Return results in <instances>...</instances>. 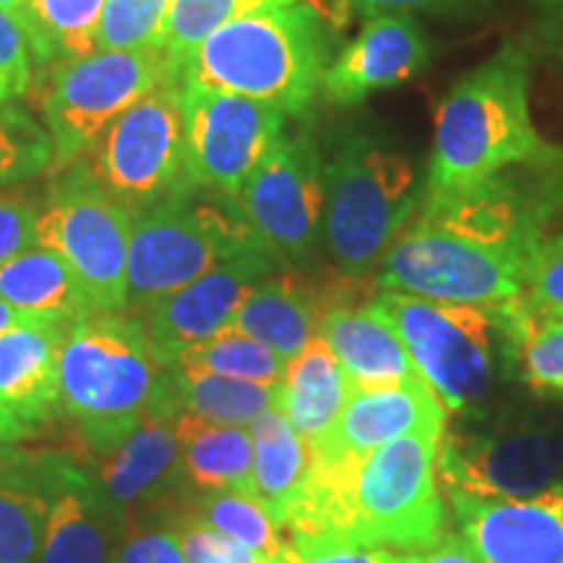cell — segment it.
I'll use <instances>...</instances> for the list:
<instances>
[{"instance_id": "1", "label": "cell", "mask_w": 563, "mask_h": 563, "mask_svg": "<svg viewBox=\"0 0 563 563\" xmlns=\"http://www.w3.org/2000/svg\"><path fill=\"white\" fill-rule=\"evenodd\" d=\"M378 269L384 290L418 298L501 306L525 292L540 238L538 209L490 180L420 203Z\"/></svg>"}, {"instance_id": "2", "label": "cell", "mask_w": 563, "mask_h": 563, "mask_svg": "<svg viewBox=\"0 0 563 563\" xmlns=\"http://www.w3.org/2000/svg\"><path fill=\"white\" fill-rule=\"evenodd\" d=\"M433 435H405L361 456L311 452L306 481L290 506V534L340 538L365 548L410 553L446 534Z\"/></svg>"}, {"instance_id": "3", "label": "cell", "mask_w": 563, "mask_h": 563, "mask_svg": "<svg viewBox=\"0 0 563 563\" xmlns=\"http://www.w3.org/2000/svg\"><path fill=\"white\" fill-rule=\"evenodd\" d=\"M563 152L530 112V58L504 45L460 76L435 112L426 199L481 188L517 165H551Z\"/></svg>"}, {"instance_id": "4", "label": "cell", "mask_w": 563, "mask_h": 563, "mask_svg": "<svg viewBox=\"0 0 563 563\" xmlns=\"http://www.w3.org/2000/svg\"><path fill=\"white\" fill-rule=\"evenodd\" d=\"M329 68V40L311 5L249 13L209 34L178 70L186 87L269 102L287 118L311 108Z\"/></svg>"}, {"instance_id": "5", "label": "cell", "mask_w": 563, "mask_h": 563, "mask_svg": "<svg viewBox=\"0 0 563 563\" xmlns=\"http://www.w3.org/2000/svg\"><path fill=\"white\" fill-rule=\"evenodd\" d=\"M167 363L131 313H89L68 327L58 361V412L89 454L108 452L152 410Z\"/></svg>"}, {"instance_id": "6", "label": "cell", "mask_w": 563, "mask_h": 563, "mask_svg": "<svg viewBox=\"0 0 563 563\" xmlns=\"http://www.w3.org/2000/svg\"><path fill=\"white\" fill-rule=\"evenodd\" d=\"M323 241L347 277H365L402 235L422 203L426 186L405 152L352 133L329 165Z\"/></svg>"}, {"instance_id": "7", "label": "cell", "mask_w": 563, "mask_h": 563, "mask_svg": "<svg viewBox=\"0 0 563 563\" xmlns=\"http://www.w3.org/2000/svg\"><path fill=\"white\" fill-rule=\"evenodd\" d=\"M376 302L402 336L420 378L449 415L470 418L490 410L504 378V323L496 306H467L384 290Z\"/></svg>"}, {"instance_id": "8", "label": "cell", "mask_w": 563, "mask_h": 563, "mask_svg": "<svg viewBox=\"0 0 563 563\" xmlns=\"http://www.w3.org/2000/svg\"><path fill=\"white\" fill-rule=\"evenodd\" d=\"M199 194L194 188L131 214L125 313L139 319L224 258L266 249L235 201Z\"/></svg>"}, {"instance_id": "9", "label": "cell", "mask_w": 563, "mask_h": 563, "mask_svg": "<svg viewBox=\"0 0 563 563\" xmlns=\"http://www.w3.org/2000/svg\"><path fill=\"white\" fill-rule=\"evenodd\" d=\"M443 433L439 475L446 493L509 501L563 483V420L522 410L462 418Z\"/></svg>"}, {"instance_id": "10", "label": "cell", "mask_w": 563, "mask_h": 563, "mask_svg": "<svg viewBox=\"0 0 563 563\" xmlns=\"http://www.w3.org/2000/svg\"><path fill=\"white\" fill-rule=\"evenodd\" d=\"M34 241L58 253L95 313L129 308L131 211L91 178L84 162L66 167L37 209Z\"/></svg>"}, {"instance_id": "11", "label": "cell", "mask_w": 563, "mask_h": 563, "mask_svg": "<svg viewBox=\"0 0 563 563\" xmlns=\"http://www.w3.org/2000/svg\"><path fill=\"white\" fill-rule=\"evenodd\" d=\"M81 162L131 214L194 191L186 167V112L178 76L170 74L133 102Z\"/></svg>"}, {"instance_id": "12", "label": "cell", "mask_w": 563, "mask_h": 563, "mask_svg": "<svg viewBox=\"0 0 563 563\" xmlns=\"http://www.w3.org/2000/svg\"><path fill=\"white\" fill-rule=\"evenodd\" d=\"M173 74L162 51H95L55 68L45 100L53 165L66 170L133 102Z\"/></svg>"}, {"instance_id": "13", "label": "cell", "mask_w": 563, "mask_h": 563, "mask_svg": "<svg viewBox=\"0 0 563 563\" xmlns=\"http://www.w3.org/2000/svg\"><path fill=\"white\" fill-rule=\"evenodd\" d=\"M238 209L282 264H308L323 238L327 180L308 133L279 136L238 194Z\"/></svg>"}, {"instance_id": "14", "label": "cell", "mask_w": 563, "mask_h": 563, "mask_svg": "<svg viewBox=\"0 0 563 563\" xmlns=\"http://www.w3.org/2000/svg\"><path fill=\"white\" fill-rule=\"evenodd\" d=\"M183 112L191 186L228 201H238L258 162L285 136L287 115L279 108L228 91L183 84Z\"/></svg>"}, {"instance_id": "15", "label": "cell", "mask_w": 563, "mask_h": 563, "mask_svg": "<svg viewBox=\"0 0 563 563\" xmlns=\"http://www.w3.org/2000/svg\"><path fill=\"white\" fill-rule=\"evenodd\" d=\"M277 264L269 249H249L162 298L141 321L157 355L170 365L183 350L228 332L249 292Z\"/></svg>"}, {"instance_id": "16", "label": "cell", "mask_w": 563, "mask_h": 563, "mask_svg": "<svg viewBox=\"0 0 563 563\" xmlns=\"http://www.w3.org/2000/svg\"><path fill=\"white\" fill-rule=\"evenodd\" d=\"M449 504L456 532L485 563H563V483L509 501L449 493Z\"/></svg>"}, {"instance_id": "17", "label": "cell", "mask_w": 563, "mask_h": 563, "mask_svg": "<svg viewBox=\"0 0 563 563\" xmlns=\"http://www.w3.org/2000/svg\"><path fill=\"white\" fill-rule=\"evenodd\" d=\"M51 498L37 563H112L123 519L104 501L81 456L45 452Z\"/></svg>"}, {"instance_id": "18", "label": "cell", "mask_w": 563, "mask_h": 563, "mask_svg": "<svg viewBox=\"0 0 563 563\" xmlns=\"http://www.w3.org/2000/svg\"><path fill=\"white\" fill-rule=\"evenodd\" d=\"M84 462L102 498L123 519L133 509L167 501L180 485V443L175 412L152 407L108 452Z\"/></svg>"}, {"instance_id": "19", "label": "cell", "mask_w": 563, "mask_h": 563, "mask_svg": "<svg viewBox=\"0 0 563 563\" xmlns=\"http://www.w3.org/2000/svg\"><path fill=\"white\" fill-rule=\"evenodd\" d=\"M431 58L426 32L412 16L365 19L363 30L323 70L321 91L332 104L350 108L376 91L399 87Z\"/></svg>"}, {"instance_id": "20", "label": "cell", "mask_w": 563, "mask_h": 563, "mask_svg": "<svg viewBox=\"0 0 563 563\" xmlns=\"http://www.w3.org/2000/svg\"><path fill=\"white\" fill-rule=\"evenodd\" d=\"M446 428V407L426 382L352 389L334 428L311 452L319 456H361L405 435L443 439Z\"/></svg>"}, {"instance_id": "21", "label": "cell", "mask_w": 563, "mask_h": 563, "mask_svg": "<svg viewBox=\"0 0 563 563\" xmlns=\"http://www.w3.org/2000/svg\"><path fill=\"white\" fill-rule=\"evenodd\" d=\"M319 334L340 357L352 389L422 382L402 336L376 298L363 306L327 308Z\"/></svg>"}, {"instance_id": "22", "label": "cell", "mask_w": 563, "mask_h": 563, "mask_svg": "<svg viewBox=\"0 0 563 563\" xmlns=\"http://www.w3.org/2000/svg\"><path fill=\"white\" fill-rule=\"evenodd\" d=\"M70 323H32L0 334V405L26 428L58 412V361Z\"/></svg>"}, {"instance_id": "23", "label": "cell", "mask_w": 563, "mask_h": 563, "mask_svg": "<svg viewBox=\"0 0 563 563\" xmlns=\"http://www.w3.org/2000/svg\"><path fill=\"white\" fill-rule=\"evenodd\" d=\"M350 391L352 386L340 357L321 334H316L298 355L287 361L277 384L274 407L313 449L334 428Z\"/></svg>"}, {"instance_id": "24", "label": "cell", "mask_w": 563, "mask_h": 563, "mask_svg": "<svg viewBox=\"0 0 563 563\" xmlns=\"http://www.w3.org/2000/svg\"><path fill=\"white\" fill-rule=\"evenodd\" d=\"M180 443V485L196 493H245L256 498L253 439L249 428L217 426L191 412H175Z\"/></svg>"}, {"instance_id": "25", "label": "cell", "mask_w": 563, "mask_h": 563, "mask_svg": "<svg viewBox=\"0 0 563 563\" xmlns=\"http://www.w3.org/2000/svg\"><path fill=\"white\" fill-rule=\"evenodd\" d=\"M323 313L327 308L311 287L287 274H269L249 292L230 329L290 361L319 334Z\"/></svg>"}, {"instance_id": "26", "label": "cell", "mask_w": 563, "mask_h": 563, "mask_svg": "<svg viewBox=\"0 0 563 563\" xmlns=\"http://www.w3.org/2000/svg\"><path fill=\"white\" fill-rule=\"evenodd\" d=\"M47 511L45 452L0 443V563H37Z\"/></svg>"}, {"instance_id": "27", "label": "cell", "mask_w": 563, "mask_h": 563, "mask_svg": "<svg viewBox=\"0 0 563 563\" xmlns=\"http://www.w3.org/2000/svg\"><path fill=\"white\" fill-rule=\"evenodd\" d=\"M277 384L241 382L217 373L167 365L165 382L152 407H167L175 412H191L217 426L249 428L258 415L274 407Z\"/></svg>"}, {"instance_id": "28", "label": "cell", "mask_w": 563, "mask_h": 563, "mask_svg": "<svg viewBox=\"0 0 563 563\" xmlns=\"http://www.w3.org/2000/svg\"><path fill=\"white\" fill-rule=\"evenodd\" d=\"M0 300L45 321L74 323L95 313L79 279L58 253L32 245L0 264Z\"/></svg>"}, {"instance_id": "29", "label": "cell", "mask_w": 563, "mask_h": 563, "mask_svg": "<svg viewBox=\"0 0 563 563\" xmlns=\"http://www.w3.org/2000/svg\"><path fill=\"white\" fill-rule=\"evenodd\" d=\"M253 439V483L256 498L285 530L290 506L306 481L311 446L277 407L258 415L249 426Z\"/></svg>"}, {"instance_id": "30", "label": "cell", "mask_w": 563, "mask_h": 563, "mask_svg": "<svg viewBox=\"0 0 563 563\" xmlns=\"http://www.w3.org/2000/svg\"><path fill=\"white\" fill-rule=\"evenodd\" d=\"M104 0H26L19 19L30 34L34 60L68 63L95 53Z\"/></svg>"}, {"instance_id": "31", "label": "cell", "mask_w": 563, "mask_h": 563, "mask_svg": "<svg viewBox=\"0 0 563 563\" xmlns=\"http://www.w3.org/2000/svg\"><path fill=\"white\" fill-rule=\"evenodd\" d=\"M496 311L519 363V376L532 389L563 399V319H538L525 311L519 298L501 302Z\"/></svg>"}, {"instance_id": "32", "label": "cell", "mask_w": 563, "mask_h": 563, "mask_svg": "<svg viewBox=\"0 0 563 563\" xmlns=\"http://www.w3.org/2000/svg\"><path fill=\"white\" fill-rule=\"evenodd\" d=\"M194 517L253 551L287 563V534L258 498L230 490L199 493L194 498Z\"/></svg>"}, {"instance_id": "33", "label": "cell", "mask_w": 563, "mask_h": 563, "mask_svg": "<svg viewBox=\"0 0 563 563\" xmlns=\"http://www.w3.org/2000/svg\"><path fill=\"white\" fill-rule=\"evenodd\" d=\"M173 363L256 384H279L287 365L285 357L277 355L272 347L232 332V329L183 350Z\"/></svg>"}, {"instance_id": "34", "label": "cell", "mask_w": 563, "mask_h": 563, "mask_svg": "<svg viewBox=\"0 0 563 563\" xmlns=\"http://www.w3.org/2000/svg\"><path fill=\"white\" fill-rule=\"evenodd\" d=\"M298 0H173L170 21L162 53L170 60L173 74L178 76L183 63L201 45L209 34L230 21L249 16V13L290 5Z\"/></svg>"}, {"instance_id": "35", "label": "cell", "mask_w": 563, "mask_h": 563, "mask_svg": "<svg viewBox=\"0 0 563 563\" xmlns=\"http://www.w3.org/2000/svg\"><path fill=\"white\" fill-rule=\"evenodd\" d=\"M173 0H104L95 51H162Z\"/></svg>"}, {"instance_id": "36", "label": "cell", "mask_w": 563, "mask_h": 563, "mask_svg": "<svg viewBox=\"0 0 563 563\" xmlns=\"http://www.w3.org/2000/svg\"><path fill=\"white\" fill-rule=\"evenodd\" d=\"M53 165V144L45 129L13 102H0V188L16 186Z\"/></svg>"}, {"instance_id": "37", "label": "cell", "mask_w": 563, "mask_h": 563, "mask_svg": "<svg viewBox=\"0 0 563 563\" xmlns=\"http://www.w3.org/2000/svg\"><path fill=\"white\" fill-rule=\"evenodd\" d=\"M167 525L178 534L188 563H285L238 543V540H232L220 530H214V527L201 522L194 514H178Z\"/></svg>"}, {"instance_id": "38", "label": "cell", "mask_w": 563, "mask_h": 563, "mask_svg": "<svg viewBox=\"0 0 563 563\" xmlns=\"http://www.w3.org/2000/svg\"><path fill=\"white\" fill-rule=\"evenodd\" d=\"M519 302L538 319H563V235L538 245Z\"/></svg>"}, {"instance_id": "39", "label": "cell", "mask_w": 563, "mask_h": 563, "mask_svg": "<svg viewBox=\"0 0 563 563\" xmlns=\"http://www.w3.org/2000/svg\"><path fill=\"white\" fill-rule=\"evenodd\" d=\"M34 51L16 13L0 11V102L26 95L32 84Z\"/></svg>"}, {"instance_id": "40", "label": "cell", "mask_w": 563, "mask_h": 563, "mask_svg": "<svg viewBox=\"0 0 563 563\" xmlns=\"http://www.w3.org/2000/svg\"><path fill=\"white\" fill-rule=\"evenodd\" d=\"M391 551L365 548L350 540L321 538V534H290L287 563H391Z\"/></svg>"}, {"instance_id": "41", "label": "cell", "mask_w": 563, "mask_h": 563, "mask_svg": "<svg viewBox=\"0 0 563 563\" xmlns=\"http://www.w3.org/2000/svg\"><path fill=\"white\" fill-rule=\"evenodd\" d=\"M112 563H188L170 525H150L121 540Z\"/></svg>"}, {"instance_id": "42", "label": "cell", "mask_w": 563, "mask_h": 563, "mask_svg": "<svg viewBox=\"0 0 563 563\" xmlns=\"http://www.w3.org/2000/svg\"><path fill=\"white\" fill-rule=\"evenodd\" d=\"M37 207L21 194H0V264L24 253L34 241Z\"/></svg>"}, {"instance_id": "43", "label": "cell", "mask_w": 563, "mask_h": 563, "mask_svg": "<svg viewBox=\"0 0 563 563\" xmlns=\"http://www.w3.org/2000/svg\"><path fill=\"white\" fill-rule=\"evenodd\" d=\"M344 11L361 13L365 19L386 16H412V13H475L483 11L490 0H332Z\"/></svg>"}, {"instance_id": "44", "label": "cell", "mask_w": 563, "mask_h": 563, "mask_svg": "<svg viewBox=\"0 0 563 563\" xmlns=\"http://www.w3.org/2000/svg\"><path fill=\"white\" fill-rule=\"evenodd\" d=\"M391 563H485L460 532H446L439 543L410 553H394Z\"/></svg>"}, {"instance_id": "45", "label": "cell", "mask_w": 563, "mask_h": 563, "mask_svg": "<svg viewBox=\"0 0 563 563\" xmlns=\"http://www.w3.org/2000/svg\"><path fill=\"white\" fill-rule=\"evenodd\" d=\"M32 323H60V321L37 319V316L16 311V308L9 306V302L0 300V334L11 332V329H19V327H32Z\"/></svg>"}, {"instance_id": "46", "label": "cell", "mask_w": 563, "mask_h": 563, "mask_svg": "<svg viewBox=\"0 0 563 563\" xmlns=\"http://www.w3.org/2000/svg\"><path fill=\"white\" fill-rule=\"evenodd\" d=\"M30 435H32V428H26L24 422L13 418V415L0 405V443H9L11 446V443L30 439Z\"/></svg>"}, {"instance_id": "47", "label": "cell", "mask_w": 563, "mask_h": 563, "mask_svg": "<svg viewBox=\"0 0 563 563\" xmlns=\"http://www.w3.org/2000/svg\"><path fill=\"white\" fill-rule=\"evenodd\" d=\"M534 3L543 9L548 19H553L555 24L563 26V0H534Z\"/></svg>"}, {"instance_id": "48", "label": "cell", "mask_w": 563, "mask_h": 563, "mask_svg": "<svg viewBox=\"0 0 563 563\" xmlns=\"http://www.w3.org/2000/svg\"><path fill=\"white\" fill-rule=\"evenodd\" d=\"M26 5V0H0V11H9V13H21V9Z\"/></svg>"}]
</instances>
